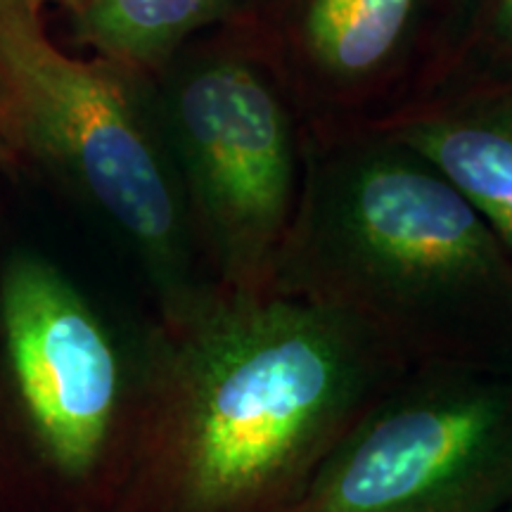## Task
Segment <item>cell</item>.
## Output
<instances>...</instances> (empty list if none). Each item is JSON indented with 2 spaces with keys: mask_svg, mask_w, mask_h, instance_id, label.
Masks as SVG:
<instances>
[{
  "mask_svg": "<svg viewBox=\"0 0 512 512\" xmlns=\"http://www.w3.org/2000/svg\"><path fill=\"white\" fill-rule=\"evenodd\" d=\"M275 290L406 363L512 368V252L456 185L380 128L311 131Z\"/></svg>",
  "mask_w": 512,
  "mask_h": 512,
  "instance_id": "2",
  "label": "cell"
},
{
  "mask_svg": "<svg viewBox=\"0 0 512 512\" xmlns=\"http://www.w3.org/2000/svg\"><path fill=\"white\" fill-rule=\"evenodd\" d=\"M0 124L19 147L74 178L181 290L188 283L181 204L119 74L64 53L36 8H0Z\"/></svg>",
  "mask_w": 512,
  "mask_h": 512,
  "instance_id": "4",
  "label": "cell"
},
{
  "mask_svg": "<svg viewBox=\"0 0 512 512\" xmlns=\"http://www.w3.org/2000/svg\"><path fill=\"white\" fill-rule=\"evenodd\" d=\"M408 363L280 290L178 306L159 358L155 458L171 512H283Z\"/></svg>",
  "mask_w": 512,
  "mask_h": 512,
  "instance_id": "1",
  "label": "cell"
},
{
  "mask_svg": "<svg viewBox=\"0 0 512 512\" xmlns=\"http://www.w3.org/2000/svg\"><path fill=\"white\" fill-rule=\"evenodd\" d=\"M501 512H512V501H510V503H508V505H505V508H503V510H501Z\"/></svg>",
  "mask_w": 512,
  "mask_h": 512,
  "instance_id": "12",
  "label": "cell"
},
{
  "mask_svg": "<svg viewBox=\"0 0 512 512\" xmlns=\"http://www.w3.org/2000/svg\"><path fill=\"white\" fill-rule=\"evenodd\" d=\"M46 3H55V0H0V8H10V5H27V8L41 10Z\"/></svg>",
  "mask_w": 512,
  "mask_h": 512,
  "instance_id": "11",
  "label": "cell"
},
{
  "mask_svg": "<svg viewBox=\"0 0 512 512\" xmlns=\"http://www.w3.org/2000/svg\"><path fill=\"white\" fill-rule=\"evenodd\" d=\"M512 501V368L408 363L283 512H501Z\"/></svg>",
  "mask_w": 512,
  "mask_h": 512,
  "instance_id": "3",
  "label": "cell"
},
{
  "mask_svg": "<svg viewBox=\"0 0 512 512\" xmlns=\"http://www.w3.org/2000/svg\"><path fill=\"white\" fill-rule=\"evenodd\" d=\"M174 114L214 275L273 290L306 171L283 88L247 55H214L185 74Z\"/></svg>",
  "mask_w": 512,
  "mask_h": 512,
  "instance_id": "5",
  "label": "cell"
},
{
  "mask_svg": "<svg viewBox=\"0 0 512 512\" xmlns=\"http://www.w3.org/2000/svg\"><path fill=\"white\" fill-rule=\"evenodd\" d=\"M503 74H512V0H456L441 86Z\"/></svg>",
  "mask_w": 512,
  "mask_h": 512,
  "instance_id": "10",
  "label": "cell"
},
{
  "mask_svg": "<svg viewBox=\"0 0 512 512\" xmlns=\"http://www.w3.org/2000/svg\"><path fill=\"white\" fill-rule=\"evenodd\" d=\"M456 0H290L311 131L389 124L444 81Z\"/></svg>",
  "mask_w": 512,
  "mask_h": 512,
  "instance_id": "7",
  "label": "cell"
},
{
  "mask_svg": "<svg viewBox=\"0 0 512 512\" xmlns=\"http://www.w3.org/2000/svg\"><path fill=\"white\" fill-rule=\"evenodd\" d=\"M380 131L456 185L512 252V74L446 83Z\"/></svg>",
  "mask_w": 512,
  "mask_h": 512,
  "instance_id": "8",
  "label": "cell"
},
{
  "mask_svg": "<svg viewBox=\"0 0 512 512\" xmlns=\"http://www.w3.org/2000/svg\"><path fill=\"white\" fill-rule=\"evenodd\" d=\"M230 5L233 0H86L81 31L112 60L150 64L221 19Z\"/></svg>",
  "mask_w": 512,
  "mask_h": 512,
  "instance_id": "9",
  "label": "cell"
},
{
  "mask_svg": "<svg viewBox=\"0 0 512 512\" xmlns=\"http://www.w3.org/2000/svg\"><path fill=\"white\" fill-rule=\"evenodd\" d=\"M0 328L24 413L62 475L98 465L119 406V361L88 304L38 256L0 278Z\"/></svg>",
  "mask_w": 512,
  "mask_h": 512,
  "instance_id": "6",
  "label": "cell"
}]
</instances>
